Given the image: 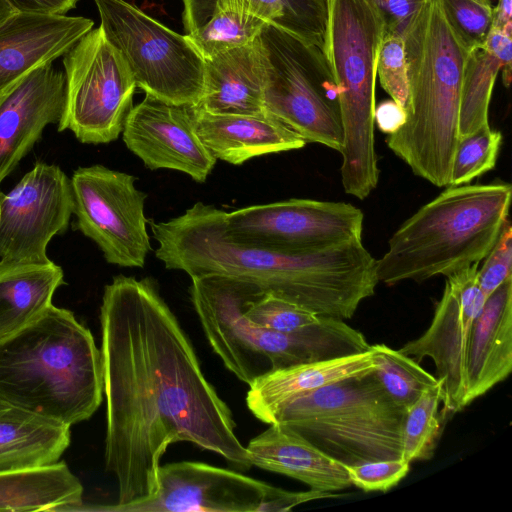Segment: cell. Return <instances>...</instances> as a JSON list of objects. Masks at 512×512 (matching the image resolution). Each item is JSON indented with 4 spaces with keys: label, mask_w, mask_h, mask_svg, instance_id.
Returning a JSON list of instances; mask_svg holds the SVG:
<instances>
[{
    "label": "cell",
    "mask_w": 512,
    "mask_h": 512,
    "mask_svg": "<svg viewBox=\"0 0 512 512\" xmlns=\"http://www.w3.org/2000/svg\"><path fill=\"white\" fill-rule=\"evenodd\" d=\"M106 401L105 467L114 506L150 498L169 445L189 442L240 469L251 467L228 405L151 277H113L100 306Z\"/></svg>",
    "instance_id": "6da1fadb"
},
{
    "label": "cell",
    "mask_w": 512,
    "mask_h": 512,
    "mask_svg": "<svg viewBox=\"0 0 512 512\" xmlns=\"http://www.w3.org/2000/svg\"><path fill=\"white\" fill-rule=\"evenodd\" d=\"M165 268L191 278L221 274L246 280L317 315L351 318L379 283L376 259L362 239L319 252L284 254L232 242L226 211L196 202L168 221L148 220Z\"/></svg>",
    "instance_id": "7a4b0ae2"
},
{
    "label": "cell",
    "mask_w": 512,
    "mask_h": 512,
    "mask_svg": "<svg viewBox=\"0 0 512 512\" xmlns=\"http://www.w3.org/2000/svg\"><path fill=\"white\" fill-rule=\"evenodd\" d=\"M103 395L101 350L71 311L52 304L0 340V400L71 427L89 419Z\"/></svg>",
    "instance_id": "3957f363"
},
{
    "label": "cell",
    "mask_w": 512,
    "mask_h": 512,
    "mask_svg": "<svg viewBox=\"0 0 512 512\" xmlns=\"http://www.w3.org/2000/svg\"><path fill=\"white\" fill-rule=\"evenodd\" d=\"M409 82L404 123L386 138L412 172L437 187L450 183L459 140V110L469 49L428 0L402 36Z\"/></svg>",
    "instance_id": "277c9868"
},
{
    "label": "cell",
    "mask_w": 512,
    "mask_h": 512,
    "mask_svg": "<svg viewBox=\"0 0 512 512\" xmlns=\"http://www.w3.org/2000/svg\"><path fill=\"white\" fill-rule=\"evenodd\" d=\"M190 299L206 338L225 367L249 385L276 369L365 352L363 334L344 320L321 316L313 325L283 333L250 320L248 305L264 292L236 277L191 278Z\"/></svg>",
    "instance_id": "5b68a950"
},
{
    "label": "cell",
    "mask_w": 512,
    "mask_h": 512,
    "mask_svg": "<svg viewBox=\"0 0 512 512\" xmlns=\"http://www.w3.org/2000/svg\"><path fill=\"white\" fill-rule=\"evenodd\" d=\"M509 183L448 186L408 218L376 260L379 282H422L479 263L508 218Z\"/></svg>",
    "instance_id": "8992f818"
},
{
    "label": "cell",
    "mask_w": 512,
    "mask_h": 512,
    "mask_svg": "<svg viewBox=\"0 0 512 512\" xmlns=\"http://www.w3.org/2000/svg\"><path fill=\"white\" fill-rule=\"evenodd\" d=\"M385 34L372 0H328L323 52L338 87L344 191L367 198L377 187L374 142L376 60Z\"/></svg>",
    "instance_id": "52a82bcc"
},
{
    "label": "cell",
    "mask_w": 512,
    "mask_h": 512,
    "mask_svg": "<svg viewBox=\"0 0 512 512\" xmlns=\"http://www.w3.org/2000/svg\"><path fill=\"white\" fill-rule=\"evenodd\" d=\"M404 414L368 371L292 399L273 423L340 464L354 465L401 457Z\"/></svg>",
    "instance_id": "ba28073f"
},
{
    "label": "cell",
    "mask_w": 512,
    "mask_h": 512,
    "mask_svg": "<svg viewBox=\"0 0 512 512\" xmlns=\"http://www.w3.org/2000/svg\"><path fill=\"white\" fill-rule=\"evenodd\" d=\"M264 66L266 112L306 143L341 152L338 87L323 50L274 25L256 37Z\"/></svg>",
    "instance_id": "9c48e42d"
},
{
    "label": "cell",
    "mask_w": 512,
    "mask_h": 512,
    "mask_svg": "<svg viewBox=\"0 0 512 512\" xmlns=\"http://www.w3.org/2000/svg\"><path fill=\"white\" fill-rule=\"evenodd\" d=\"M100 28L126 63L136 87L174 104L197 105L204 58L181 35L126 0H94Z\"/></svg>",
    "instance_id": "30bf717a"
},
{
    "label": "cell",
    "mask_w": 512,
    "mask_h": 512,
    "mask_svg": "<svg viewBox=\"0 0 512 512\" xmlns=\"http://www.w3.org/2000/svg\"><path fill=\"white\" fill-rule=\"evenodd\" d=\"M65 102L58 131L70 130L85 144H105L123 131L135 81L100 27L63 54Z\"/></svg>",
    "instance_id": "8fae6325"
},
{
    "label": "cell",
    "mask_w": 512,
    "mask_h": 512,
    "mask_svg": "<svg viewBox=\"0 0 512 512\" xmlns=\"http://www.w3.org/2000/svg\"><path fill=\"white\" fill-rule=\"evenodd\" d=\"M148 499L97 510L120 512H285L319 498L315 490L288 491L202 462L160 465Z\"/></svg>",
    "instance_id": "7c38bea8"
},
{
    "label": "cell",
    "mask_w": 512,
    "mask_h": 512,
    "mask_svg": "<svg viewBox=\"0 0 512 512\" xmlns=\"http://www.w3.org/2000/svg\"><path fill=\"white\" fill-rule=\"evenodd\" d=\"M363 219L349 203L292 198L226 212V234L240 245L308 254L362 239Z\"/></svg>",
    "instance_id": "4fadbf2b"
},
{
    "label": "cell",
    "mask_w": 512,
    "mask_h": 512,
    "mask_svg": "<svg viewBox=\"0 0 512 512\" xmlns=\"http://www.w3.org/2000/svg\"><path fill=\"white\" fill-rule=\"evenodd\" d=\"M70 180L76 228L99 247L108 263L144 267L152 248L144 214L147 194L136 188L137 178L92 165L76 169Z\"/></svg>",
    "instance_id": "5bb4252c"
},
{
    "label": "cell",
    "mask_w": 512,
    "mask_h": 512,
    "mask_svg": "<svg viewBox=\"0 0 512 512\" xmlns=\"http://www.w3.org/2000/svg\"><path fill=\"white\" fill-rule=\"evenodd\" d=\"M72 213L71 180L59 166L37 163L0 192V262H51L48 243L66 231Z\"/></svg>",
    "instance_id": "9a60e30c"
},
{
    "label": "cell",
    "mask_w": 512,
    "mask_h": 512,
    "mask_svg": "<svg viewBox=\"0 0 512 512\" xmlns=\"http://www.w3.org/2000/svg\"><path fill=\"white\" fill-rule=\"evenodd\" d=\"M479 263L446 276L444 291L427 330L399 349L418 363L433 360L443 380V410L449 415L466 407V359L473 322L485 297L478 282Z\"/></svg>",
    "instance_id": "2e32d148"
},
{
    "label": "cell",
    "mask_w": 512,
    "mask_h": 512,
    "mask_svg": "<svg viewBox=\"0 0 512 512\" xmlns=\"http://www.w3.org/2000/svg\"><path fill=\"white\" fill-rule=\"evenodd\" d=\"M193 107L146 94L125 119L126 147L151 170H176L205 182L217 159L196 132Z\"/></svg>",
    "instance_id": "e0dca14e"
},
{
    "label": "cell",
    "mask_w": 512,
    "mask_h": 512,
    "mask_svg": "<svg viewBox=\"0 0 512 512\" xmlns=\"http://www.w3.org/2000/svg\"><path fill=\"white\" fill-rule=\"evenodd\" d=\"M65 86L64 72L50 62L0 94V184L40 140L44 128L59 123Z\"/></svg>",
    "instance_id": "ac0fdd59"
},
{
    "label": "cell",
    "mask_w": 512,
    "mask_h": 512,
    "mask_svg": "<svg viewBox=\"0 0 512 512\" xmlns=\"http://www.w3.org/2000/svg\"><path fill=\"white\" fill-rule=\"evenodd\" d=\"M94 22L81 16L15 12L0 23V94L35 68L63 56Z\"/></svg>",
    "instance_id": "d6986e66"
},
{
    "label": "cell",
    "mask_w": 512,
    "mask_h": 512,
    "mask_svg": "<svg viewBox=\"0 0 512 512\" xmlns=\"http://www.w3.org/2000/svg\"><path fill=\"white\" fill-rule=\"evenodd\" d=\"M193 117L196 132L212 155L233 165L306 145L298 134L268 112L213 114L194 105Z\"/></svg>",
    "instance_id": "ffe728a7"
},
{
    "label": "cell",
    "mask_w": 512,
    "mask_h": 512,
    "mask_svg": "<svg viewBox=\"0 0 512 512\" xmlns=\"http://www.w3.org/2000/svg\"><path fill=\"white\" fill-rule=\"evenodd\" d=\"M512 370V276L485 300L470 333L465 404L469 405Z\"/></svg>",
    "instance_id": "44dd1931"
},
{
    "label": "cell",
    "mask_w": 512,
    "mask_h": 512,
    "mask_svg": "<svg viewBox=\"0 0 512 512\" xmlns=\"http://www.w3.org/2000/svg\"><path fill=\"white\" fill-rule=\"evenodd\" d=\"M245 448L251 466L291 477L310 489L335 492L352 486L342 464L281 423L269 424Z\"/></svg>",
    "instance_id": "7402d4cb"
},
{
    "label": "cell",
    "mask_w": 512,
    "mask_h": 512,
    "mask_svg": "<svg viewBox=\"0 0 512 512\" xmlns=\"http://www.w3.org/2000/svg\"><path fill=\"white\" fill-rule=\"evenodd\" d=\"M204 88L200 102L213 114L256 115L264 109V66L254 41L204 59Z\"/></svg>",
    "instance_id": "603a6c76"
},
{
    "label": "cell",
    "mask_w": 512,
    "mask_h": 512,
    "mask_svg": "<svg viewBox=\"0 0 512 512\" xmlns=\"http://www.w3.org/2000/svg\"><path fill=\"white\" fill-rule=\"evenodd\" d=\"M374 367L369 348L358 354L272 370L249 384L246 404L257 419L272 424L277 412L292 399Z\"/></svg>",
    "instance_id": "cb8c5ba5"
},
{
    "label": "cell",
    "mask_w": 512,
    "mask_h": 512,
    "mask_svg": "<svg viewBox=\"0 0 512 512\" xmlns=\"http://www.w3.org/2000/svg\"><path fill=\"white\" fill-rule=\"evenodd\" d=\"M70 439V426L0 400V473L54 464Z\"/></svg>",
    "instance_id": "d4e9b609"
},
{
    "label": "cell",
    "mask_w": 512,
    "mask_h": 512,
    "mask_svg": "<svg viewBox=\"0 0 512 512\" xmlns=\"http://www.w3.org/2000/svg\"><path fill=\"white\" fill-rule=\"evenodd\" d=\"M64 273L45 264L0 262V340L21 330L51 305Z\"/></svg>",
    "instance_id": "484cf974"
},
{
    "label": "cell",
    "mask_w": 512,
    "mask_h": 512,
    "mask_svg": "<svg viewBox=\"0 0 512 512\" xmlns=\"http://www.w3.org/2000/svg\"><path fill=\"white\" fill-rule=\"evenodd\" d=\"M511 63L512 35L494 28H490L483 45L469 51L461 88L459 137L489 123V104L497 75L502 70L503 83L509 87Z\"/></svg>",
    "instance_id": "4316f807"
},
{
    "label": "cell",
    "mask_w": 512,
    "mask_h": 512,
    "mask_svg": "<svg viewBox=\"0 0 512 512\" xmlns=\"http://www.w3.org/2000/svg\"><path fill=\"white\" fill-rule=\"evenodd\" d=\"M83 486L65 462L0 473V511L74 510Z\"/></svg>",
    "instance_id": "83f0119b"
},
{
    "label": "cell",
    "mask_w": 512,
    "mask_h": 512,
    "mask_svg": "<svg viewBox=\"0 0 512 512\" xmlns=\"http://www.w3.org/2000/svg\"><path fill=\"white\" fill-rule=\"evenodd\" d=\"M182 2L183 19L213 9L233 10L258 18L323 48L328 0H182Z\"/></svg>",
    "instance_id": "f1b7e54d"
},
{
    "label": "cell",
    "mask_w": 512,
    "mask_h": 512,
    "mask_svg": "<svg viewBox=\"0 0 512 512\" xmlns=\"http://www.w3.org/2000/svg\"><path fill=\"white\" fill-rule=\"evenodd\" d=\"M187 38L204 59L254 41L264 21L233 10L213 9L183 19Z\"/></svg>",
    "instance_id": "f546056e"
},
{
    "label": "cell",
    "mask_w": 512,
    "mask_h": 512,
    "mask_svg": "<svg viewBox=\"0 0 512 512\" xmlns=\"http://www.w3.org/2000/svg\"><path fill=\"white\" fill-rule=\"evenodd\" d=\"M375 367L372 373L385 394L406 411L440 379L428 373L412 357L385 344L370 345Z\"/></svg>",
    "instance_id": "4dcf8cb0"
},
{
    "label": "cell",
    "mask_w": 512,
    "mask_h": 512,
    "mask_svg": "<svg viewBox=\"0 0 512 512\" xmlns=\"http://www.w3.org/2000/svg\"><path fill=\"white\" fill-rule=\"evenodd\" d=\"M443 380L424 392L406 409L402 426L401 458L410 464L432 458L448 414L439 405Z\"/></svg>",
    "instance_id": "1f68e13d"
},
{
    "label": "cell",
    "mask_w": 512,
    "mask_h": 512,
    "mask_svg": "<svg viewBox=\"0 0 512 512\" xmlns=\"http://www.w3.org/2000/svg\"><path fill=\"white\" fill-rule=\"evenodd\" d=\"M502 134L489 123L459 137L448 186L464 185L492 170L497 161Z\"/></svg>",
    "instance_id": "d6a6232c"
},
{
    "label": "cell",
    "mask_w": 512,
    "mask_h": 512,
    "mask_svg": "<svg viewBox=\"0 0 512 512\" xmlns=\"http://www.w3.org/2000/svg\"><path fill=\"white\" fill-rule=\"evenodd\" d=\"M245 314L255 323L283 333L308 327L321 318L320 315L302 306L269 293L252 301Z\"/></svg>",
    "instance_id": "836d02e7"
},
{
    "label": "cell",
    "mask_w": 512,
    "mask_h": 512,
    "mask_svg": "<svg viewBox=\"0 0 512 512\" xmlns=\"http://www.w3.org/2000/svg\"><path fill=\"white\" fill-rule=\"evenodd\" d=\"M376 74L382 88L405 111L409 104V82L401 36L384 35L377 54Z\"/></svg>",
    "instance_id": "e575fe53"
},
{
    "label": "cell",
    "mask_w": 512,
    "mask_h": 512,
    "mask_svg": "<svg viewBox=\"0 0 512 512\" xmlns=\"http://www.w3.org/2000/svg\"><path fill=\"white\" fill-rule=\"evenodd\" d=\"M445 17L462 43L472 50L483 45L492 24L493 8L473 0H440Z\"/></svg>",
    "instance_id": "d590c367"
},
{
    "label": "cell",
    "mask_w": 512,
    "mask_h": 512,
    "mask_svg": "<svg viewBox=\"0 0 512 512\" xmlns=\"http://www.w3.org/2000/svg\"><path fill=\"white\" fill-rule=\"evenodd\" d=\"M343 466L351 485L364 492H386L396 486L410 470V463L401 457Z\"/></svg>",
    "instance_id": "8d00e7d4"
},
{
    "label": "cell",
    "mask_w": 512,
    "mask_h": 512,
    "mask_svg": "<svg viewBox=\"0 0 512 512\" xmlns=\"http://www.w3.org/2000/svg\"><path fill=\"white\" fill-rule=\"evenodd\" d=\"M478 269L479 288L485 299L512 276V227L507 218L501 232Z\"/></svg>",
    "instance_id": "74e56055"
},
{
    "label": "cell",
    "mask_w": 512,
    "mask_h": 512,
    "mask_svg": "<svg viewBox=\"0 0 512 512\" xmlns=\"http://www.w3.org/2000/svg\"><path fill=\"white\" fill-rule=\"evenodd\" d=\"M372 1L383 19L385 34L402 37L428 0Z\"/></svg>",
    "instance_id": "f35d334b"
},
{
    "label": "cell",
    "mask_w": 512,
    "mask_h": 512,
    "mask_svg": "<svg viewBox=\"0 0 512 512\" xmlns=\"http://www.w3.org/2000/svg\"><path fill=\"white\" fill-rule=\"evenodd\" d=\"M18 12L66 15L79 0H8Z\"/></svg>",
    "instance_id": "ab89813d"
},
{
    "label": "cell",
    "mask_w": 512,
    "mask_h": 512,
    "mask_svg": "<svg viewBox=\"0 0 512 512\" xmlns=\"http://www.w3.org/2000/svg\"><path fill=\"white\" fill-rule=\"evenodd\" d=\"M374 120L379 129L388 135L395 132L405 121V111L393 100L375 107Z\"/></svg>",
    "instance_id": "60d3db41"
},
{
    "label": "cell",
    "mask_w": 512,
    "mask_h": 512,
    "mask_svg": "<svg viewBox=\"0 0 512 512\" xmlns=\"http://www.w3.org/2000/svg\"><path fill=\"white\" fill-rule=\"evenodd\" d=\"M491 28L512 35V0H499L493 8Z\"/></svg>",
    "instance_id": "b9f144b4"
},
{
    "label": "cell",
    "mask_w": 512,
    "mask_h": 512,
    "mask_svg": "<svg viewBox=\"0 0 512 512\" xmlns=\"http://www.w3.org/2000/svg\"><path fill=\"white\" fill-rule=\"evenodd\" d=\"M17 12L8 0H0V23Z\"/></svg>",
    "instance_id": "7bdbcfd3"
},
{
    "label": "cell",
    "mask_w": 512,
    "mask_h": 512,
    "mask_svg": "<svg viewBox=\"0 0 512 512\" xmlns=\"http://www.w3.org/2000/svg\"><path fill=\"white\" fill-rule=\"evenodd\" d=\"M475 2H477L478 4L480 5H483L485 7H489V8H492V5H491V1L490 0H473Z\"/></svg>",
    "instance_id": "ee69618b"
}]
</instances>
